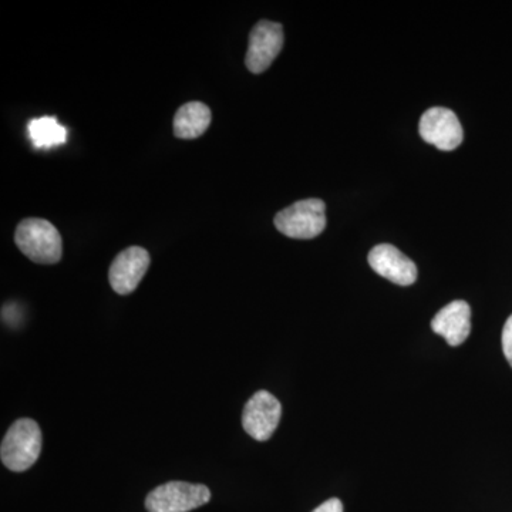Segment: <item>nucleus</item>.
Returning a JSON list of instances; mask_svg holds the SVG:
<instances>
[{"label":"nucleus","mask_w":512,"mask_h":512,"mask_svg":"<svg viewBox=\"0 0 512 512\" xmlns=\"http://www.w3.org/2000/svg\"><path fill=\"white\" fill-rule=\"evenodd\" d=\"M503 350L508 363H510L512 367V315L508 318L507 322H505L503 329Z\"/></svg>","instance_id":"ddd939ff"},{"label":"nucleus","mask_w":512,"mask_h":512,"mask_svg":"<svg viewBox=\"0 0 512 512\" xmlns=\"http://www.w3.org/2000/svg\"><path fill=\"white\" fill-rule=\"evenodd\" d=\"M369 264L376 274L393 284L409 286L416 282V264L393 245L382 244L373 248L369 254Z\"/></svg>","instance_id":"1a4fd4ad"},{"label":"nucleus","mask_w":512,"mask_h":512,"mask_svg":"<svg viewBox=\"0 0 512 512\" xmlns=\"http://www.w3.org/2000/svg\"><path fill=\"white\" fill-rule=\"evenodd\" d=\"M312 512H343V504L338 498H330Z\"/></svg>","instance_id":"4468645a"},{"label":"nucleus","mask_w":512,"mask_h":512,"mask_svg":"<svg viewBox=\"0 0 512 512\" xmlns=\"http://www.w3.org/2000/svg\"><path fill=\"white\" fill-rule=\"evenodd\" d=\"M42 453V431L32 419H20L10 426L0 447L3 466L23 473L36 463Z\"/></svg>","instance_id":"f03ea898"},{"label":"nucleus","mask_w":512,"mask_h":512,"mask_svg":"<svg viewBox=\"0 0 512 512\" xmlns=\"http://www.w3.org/2000/svg\"><path fill=\"white\" fill-rule=\"evenodd\" d=\"M420 136L426 143L443 151L456 150L463 143L464 133L454 111L446 107H433L421 116Z\"/></svg>","instance_id":"0eeeda50"},{"label":"nucleus","mask_w":512,"mask_h":512,"mask_svg":"<svg viewBox=\"0 0 512 512\" xmlns=\"http://www.w3.org/2000/svg\"><path fill=\"white\" fill-rule=\"evenodd\" d=\"M284 28L279 23L261 20L256 23L249 35V45L245 63L249 72L264 73L271 67L284 47Z\"/></svg>","instance_id":"39448f33"},{"label":"nucleus","mask_w":512,"mask_h":512,"mask_svg":"<svg viewBox=\"0 0 512 512\" xmlns=\"http://www.w3.org/2000/svg\"><path fill=\"white\" fill-rule=\"evenodd\" d=\"M210 107L201 101H191L178 109L174 117L175 137L194 140L201 137L211 126Z\"/></svg>","instance_id":"9b49d317"},{"label":"nucleus","mask_w":512,"mask_h":512,"mask_svg":"<svg viewBox=\"0 0 512 512\" xmlns=\"http://www.w3.org/2000/svg\"><path fill=\"white\" fill-rule=\"evenodd\" d=\"M15 242L36 264L53 265L62 259V237L52 222L40 218L23 220L16 228Z\"/></svg>","instance_id":"f257e3e1"},{"label":"nucleus","mask_w":512,"mask_h":512,"mask_svg":"<svg viewBox=\"0 0 512 512\" xmlns=\"http://www.w3.org/2000/svg\"><path fill=\"white\" fill-rule=\"evenodd\" d=\"M150 266V254L141 247H130L116 256L110 266L111 288L119 295H128L140 285Z\"/></svg>","instance_id":"6e6552de"},{"label":"nucleus","mask_w":512,"mask_h":512,"mask_svg":"<svg viewBox=\"0 0 512 512\" xmlns=\"http://www.w3.org/2000/svg\"><path fill=\"white\" fill-rule=\"evenodd\" d=\"M281 416L282 406L279 400L274 394L261 390L245 404L242 426L252 439L266 441L275 433Z\"/></svg>","instance_id":"423d86ee"},{"label":"nucleus","mask_w":512,"mask_h":512,"mask_svg":"<svg viewBox=\"0 0 512 512\" xmlns=\"http://www.w3.org/2000/svg\"><path fill=\"white\" fill-rule=\"evenodd\" d=\"M210 500L211 491L205 485L171 481L147 495L146 508L148 512H190Z\"/></svg>","instance_id":"20e7f679"},{"label":"nucleus","mask_w":512,"mask_h":512,"mask_svg":"<svg viewBox=\"0 0 512 512\" xmlns=\"http://www.w3.org/2000/svg\"><path fill=\"white\" fill-rule=\"evenodd\" d=\"M29 136L37 148H52L66 141V128L53 117H42L29 123Z\"/></svg>","instance_id":"f8f14e48"},{"label":"nucleus","mask_w":512,"mask_h":512,"mask_svg":"<svg viewBox=\"0 0 512 512\" xmlns=\"http://www.w3.org/2000/svg\"><path fill=\"white\" fill-rule=\"evenodd\" d=\"M431 329L437 335L443 336L448 345H463L471 332L470 305L464 301L448 303L431 320Z\"/></svg>","instance_id":"9d476101"},{"label":"nucleus","mask_w":512,"mask_h":512,"mask_svg":"<svg viewBox=\"0 0 512 512\" xmlns=\"http://www.w3.org/2000/svg\"><path fill=\"white\" fill-rule=\"evenodd\" d=\"M275 227L281 234L295 239L319 237L326 228V205L319 198L295 202L291 207L279 211Z\"/></svg>","instance_id":"7ed1b4c3"}]
</instances>
